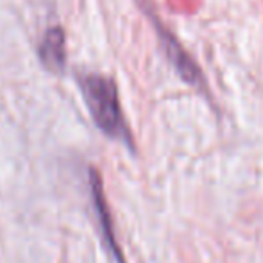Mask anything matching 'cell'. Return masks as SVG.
Here are the masks:
<instances>
[{"instance_id": "cell-1", "label": "cell", "mask_w": 263, "mask_h": 263, "mask_svg": "<svg viewBox=\"0 0 263 263\" xmlns=\"http://www.w3.org/2000/svg\"><path fill=\"white\" fill-rule=\"evenodd\" d=\"M77 83L95 125L106 136L118 140L125 143L129 149H133L131 131L125 124L120 101H118V91L113 81L99 73H84L77 77Z\"/></svg>"}, {"instance_id": "cell-2", "label": "cell", "mask_w": 263, "mask_h": 263, "mask_svg": "<svg viewBox=\"0 0 263 263\" xmlns=\"http://www.w3.org/2000/svg\"><path fill=\"white\" fill-rule=\"evenodd\" d=\"M156 14L151 13V18L154 22V27L158 29V36H159V42H161V47L165 50V55L168 58V61L174 65V68L177 70V73L181 76V79L186 81L188 84H194L197 88L204 86V81H202V73L199 70V66L192 61V58L183 50V47L177 43V40L163 27L161 24L156 20Z\"/></svg>"}, {"instance_id": "cell-3", "label": "cell", "mask_w": 263, "mask_h": 263, "mask_svg": "<svg viewBox=\"0 0 263 263\" xmlns=\"http://www.w3.org/2000/svg\"><path fill=\"white\" fill-rule=\"evenodd\" d=\"M90 188H91V201H93V208L95 215L99 218V228H101L102 238H104L107 249L111 251L118 263H125L122 258L120 247L117 246V240H115V233H113V224H111V217H109V210H107L106 199H104V192H102V183H101V176L95 168H90Z\"/></svg>"}, {"instance_id": "cell-4", "label": "cell", "mask_w": 263, "mask_h": 263, "mask_svg": "<svg viewBox=\"0 0 263 263\" xmlns=\"http://www.w3.org/2000/svg\"><path fill=\"white\" fill-rule=\"evenodd\" d=\"M40 61L50 72H63L66 61L65 32L61 27H50L38 47Z\"/></svg>"}]
</instances>
